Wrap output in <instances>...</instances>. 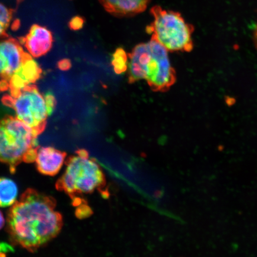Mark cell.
<instances>
[{"instance_id":"obj_4","label":"cell","mask_w":257,"mask_h":257,"mask_svg":"<svg viewBox=\"0 0 257 257\" xmlns=\"http://www.w3.org/2000/svg\"><path fill=\"white\" fill-rule=\"evenodd\" d=\"M153 21L146 28L152 40L169 52L189 53L194 48V26L188 23L180 13L168 11L159 6L151 9Z\"/></svg>"},{"instance_id":"obj_1","label":"cell","mask_w":257,"mask_h":257,"mask_svg":"<svg viewBox=\"0 0 257 257\" xmlns=\"http://www.w3.org/2000/svg\"><path fill=\"white\" fill-rule=\"evenodd\" d=\"M53 198L29 189L13 205L8 216L9 233L14 242L31 251L60 232L62 217Z\"/></svg>"},{"instance_id":"obj_20","label":"cell","mask_w":257,"mask_h":257,"mask_svg":"<svg viewBox=\"0 0 257 257\" xmlns=\"http://www.w3.org/2000/svg\"><path fill=\"white\" fill-rule=\"evenodd\" d=\"M11 250V247L6 245V244L0 243V256L5 255Z\"/></svg>"},{"instance_id":"obj_21","label":"cell","mask_w":257,"mask_h":257,"mask_svg":"<svg viewBox=\"0 0 257 257\" xmlns=\"http://www.w3.org/2000/svg\"><path fill=\"white\" fill-rule=\"evenodd\" d=\"M6 30H7V28L5 27L4 25L0 23V38L7 37Z\"/></svg>"},{"instance_id":"obj_2","label":"cell","mask_w":257,"mask_h":257,"mask_svg":"<svg viewBox=\"0 0 257 257\" xmlns=\"http://www.w3.org/2000/svg\"><path fill=\"white\" fill-rule=\"evenodd\" d=\"M128 82L134 83L146 80L154 92H165L175 84L176 73L170 63L168 51L151 40L137 45L128 53Z\"/></svg>"},{"instance_id":"obj_13","label":"cell","mask_w":257,"mask_h":257,"mask_svg":"<svg viewBox=\"0 0 257 257\" xmlns=\"http://www.w3.org/2000/svg\"><path fill=\"white\" fill-rule=\"evenodd\" d=\"M128 54L123 48L118 47L112 54L111 65L117 75L126 72L128 69Z\"/></svg>"},{"instance_id":"obj_23","label":"cell","mask_w":257,"mask_h":257,"mask_svg":"<svg viewBox=\"0 0 257 257\" xmlns=\"http://www.w3.org/2000/svg\"><path fill=\"white\" fill-rule=\"evenodd\" d=\"M253 42H254L255 47L257 48V26L254 32H253Z\"/></svg>"},{"instance_id":"obj_7","label":"cell","mask_w":257,"mask_h":257,"mask_svg":"<svg viewBox=\"0 0 257 257\" xmlns=\"http://www.w3.org/2000/svg\"><path fill=\"white\" fill-rule=\"evenodd\" d=\"M21 41L31 56L40 57L49 52L52 48L54 39L48 29L35 24L32 26L28 34Z\"/></svg>"},{"instance_id":"obj_8","label":"cell","mask_w":257,"mask_h":257,"mask_svg":"<svg viewBox=\"0 0 257 257\" xmlns=\"http://www.w3.org/2000/svg\"><path fill=\"white\" fill-rule=\"evenodd\" d=\"M66 157L65 153L53 147H38L34 162L42 174L52 176L62 168Z\"/></svg>"},{"instance_id":"obj_3","label":"cell","mask_w":257,"mask_h":257,"mask_svg":"<svg viewBox=\"0 0 257 257\" xmlns=\"http://www.w3.org/2000/svg\"><path fill=\"white\" fill-rule=\"evenodd\" d=\"M38 136L17 117L0 120V162L9 166L12 172L22 162H34Z\"/></svg>"},{"instance_id":"obj_22","label":"cell","mask_w":257,"mask_h":257,"mask_svg":"<svg viewBox=\"0 0 257 257\" xmlns=\"http://www.w3.org/2000/svg\"><path fill=\"white\" fill-rule=\"evenodd\" d=\"M5 224V218L4 216H3V214L2 212L0 211V230L2 229L3 227H4Z\"/></svg>"},{"instance_id":"obj_15","label":"cell","mask_w":257,"mask_h":257,"mask_svg":"<svg viewBox=\"0 0 257 257\" xmlns=\"http://www.w3.org/2000/svg\"><path fill=\"white\" fill-rule=\"evenodd\" d=\"M85 19L80 16H76L70 19L69 22V27L73 31H79L81 30L85 24Z\"/></svg>"},{"instance_id":"obj_14","label":"cell","mask_w":257,"mask_h":257,"mask_svg":"<svg viewBox=\"0 0 257 257\" xmlns=\"http://www.w3.org/2000/svg\"><path fill=\"white\" fill-rule=\"evenodd\" d=\"M14 14V10L10 9L0 3V23L4 25L5 27L7 28L9 27Z\"/></svg>"},{"instance_id":"obj_16","label":"cell","mask_w":257,"mask_h":257,"mask_svg":"<svg viewBox=\"0 0 257 257\" xmlns=\"http://www.w3.org/2000/svg\"><path fill=\"white\" fill-rule=\"evenodd\" d=\"M44 97L45 99H46L48 112L51 115L53 113L54 109H55L57 104L55 96H54L52 93L48 92L44 95Z\"/></svg>"},{"instance_id":"obj_19","label":"cell","mask_w":257,"mask_h":257,"mask_svg":"<svg viewBox=\"0 0 257 257\" xmlns=\"http://www.w3.org/2000/svg\"><path fill=\"white\" fill-rule=\"evenodd\" d=\"M10 85L9 80L3 79L0 81V91H5L9 89Z\"/></svg>"},{"instance_id":"obj_12","label":"cell","mask_w":257,"mask_h":257,"mask_svg":"<svg viewBox=\"0 0 257 257\" xmlns=\"http://www.w3.org/2000/svg\"><path fill=\"white\" fill-rule=\"evenodd\" d=\"M18 188L13 180L0 178V207H7L14 205L17 201Z\"/></svg>"},{"instance_id":"obj_5","label":"cell","mask_w":257,"mask_h":257,"mask_svg":"<svg viewBox=\"0 0 257 257\" xmlns=\"http://www.w3.org/2000/svg\"><path fill=\"white\" fill-rule=\"evenodd\" d=\"M66 166L56 187L71 198H76V195L82 194H89L104 186L103 173L95 161L89 159L85 150H80L75 156L70 157L66 162Z\"/></svg>"},{"instance_id":"obj_6","label":"cell","mask_w":257,"mask_h":257,"mask_svg":"<svg viewBox=\"0 0 257 257\" xmlns=\"http://www.w3.org/2000/svg\"><path fill=\"white\" fill-rule=\"evenodd\" d=\"M16 117L40 135L45 130L50 114L44 95L36 86L28 85L14 97L12 107Z\"/></svg>"},{"instance_id":"obj_9","label":"cell","mask_w":257,"mask_h":257,"mask_svg":"<svg viewBox=\"0 0 257 257\" xmlns=\"http://www.w3.org/2000/svg\"><path fill=\"white\" fill-rule=\"evenodd\" d=\"M108 14L118 18L130 17L146 11L150 0H98Z\"/></svg>"},{"instance_id":"obj_11","label":"cell","mask_w":257,"mask_h":257,"mask_svg":"<svg viewBox=\"0 0 257 257\" xmlns=\"http://www.w3.org/2000/svg\"><path fill=\"white\" fill-rule=\"evenodd\" d=\"M24 80L28 85L33 84L40 78L42 74L41 67L36 61L27 53L21 68L16 73Z\"/></svg>"},{"instance_id":"obj_10","label":"cell","mask_w":257,"mask_h":257,"mask_svg":"<svg viewBox=\"0 0 257 257\" xmlns=\"http://www.w3.org/2000/svg\"><path fill=\"white\" fill-rule=\"evenodd\" d=\"M0 53L8 64L5 79L9 80L21 68L27 53L25 52L20 43L13 38L0 41Z\"/></svg>"},{"instance_id":"obj_24","label":"cell","mask_w":257,"mask_h":257,"mask_svg":"<svg viewBox=\"0 0 257 257\" xmlns=\"http://www.w3.org/2000/svg\"><path fill=\"white\" fill-rule=\"evenodd\" d=\"M24 0H16V2H17V4H20L22 2H23Z\"/></svg>"},{"instance_id":"obj_18","label":"cell","mask_w":257,"mask_h":257,"mask_svg":"<svg viewBox=\"0 0 257 257\" xmlns=\"http://www.w3.org/2000/svg\"><path fill=\"white\" fill-rule=\"evenodd\" d=\"M7 72V62H6L5 58L3 56L2 53H0V76H1L3 79H5Z\"/></svg>"},{"instance_id":"obj_17","label":"cell","mask_w":257,"mask_h":257,"mask_svg":"<svg viewBox=\"0 0 257 257\" xmlns=\"http://www.w3.org/2000/svg\"><path fill=\"white\" fill-rule=\"evenodd\" d=\"M72 67V62L69 59H63L57 62V67L62 71H67Z\"/></svg>"}]
</instances>
